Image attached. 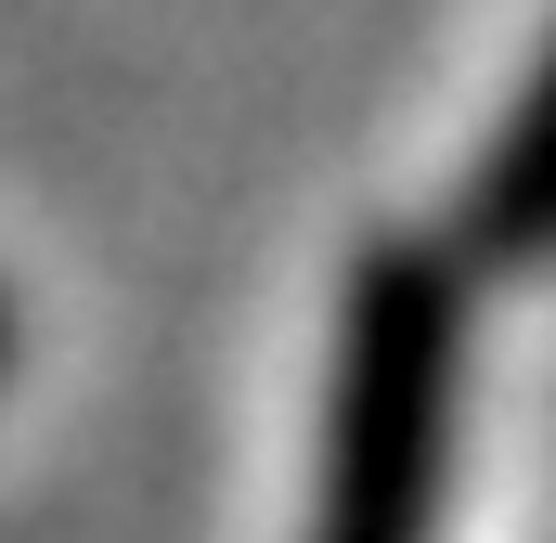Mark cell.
<instances>
[{
	"instance_id": "cell-3",
	"label": "cell",
	"mask_w": 556,
	"mask_h": 543,
	"mask_svg": "<svg viewBox=\"0 0 556 543\" xmlns=\"http://www.w3.org/2000/svg\"><path fill=\"white\" fill-rule=\"evenodd\" d=\"M13 350H26V324H13V285H0V376H13Z\"/></svg>"
},
{
	"instance_id": "cell-1",
	"label": "cell",
	"mask_w": 556,
	"mask_h": 543,
	"mask_svg": "<svg viewBox=\"0 0 556 543\" xmlns=\"http://www.w3.org/2000/svg\"><path fill=\"white\" fill-rule=\"evenodd\" d=\"M466 427V272L440 247H363L337 285L311 543H440Z\"/></svg>"
},
{
	"instance_id": "cell-2",
	"label": "cell",
	"mask_w": 556,
	"mask_h": 543,
	"mask_svg": "<svg viewBox=\"0 0 556 543\" xmlns=\"http://www.w3.org/2000/svg\"><path fill=\"white\" fill-rule=\"evenodd\" d=\"M466 260H492V272L556 260V39H544V65L518 78L492 155L466 168Z\"/></svg>"
}]
</instances>
